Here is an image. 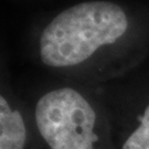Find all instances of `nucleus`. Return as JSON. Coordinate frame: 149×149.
Segmentation results:
<instances>
[{
	"instance_id": "1",
	"label": "nucleus",
	"mask_w": 149,
	"mask_h": 149,
	"mask_svg": "<svg viewBox=\"0 0 149 149\" xmlns=\"http://www.w3.org/2000/svg\"><path fill=\"white\" fill-rule=\"evenodd\" d=\"M127 28V17L115 3L90 1L73 6L43 30L40 58L52 68L77 65L101 47L116 42Z\"/></svg>"
},
{
	"instance_id": "2",
	"label": "nucleus",
	"mask_w": 149,
	"mask_h": 149,
	"mask_svg": "<svg viewBox=\"0 0 149 149\" xmlns=\"http://www.w3.org/2000/svg\"><path fill=\"white\" fill-rule=\"evenodd\" d=\"M96 115L77 91L62 87L43 95L36 107V123L51 149H94Z\"/></svg>"
},
{
	"instance_id": "3",
	"label": "nucleus",
	"mask_w": 149,
	"mask_h": 149,
	"mask_svg": "<svg viewBox=\"0 0 149 149\" xmlns=\"http://www.w3.org/2000/svg\"><path fill=\"white\" fill-rule=\"evenodd\" d=\"M27 139L21 114L12 111L3 96L0 97V149H23Z\"/></svg>"
},
{
	"instance_id": "4",
	"label": "nucleus",
	"mask_w": 149,
	"mask_h": 149,
	"mask_svg": "<svg viewBox=\"0 0 149 149\" xmlns=\"http://www.w3.org/2000/svg\"><path fill=\"white\" fill-rule=\"evenodd\" d=\"M122 149H149V105L145 109L140 125L126 139Z\"/></svg>"
}]
</instances>
